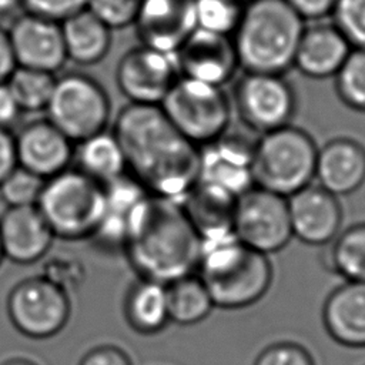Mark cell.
Listing matches in <instances>:
<instances>
[{"label": "cell", "mask_w": 365, "mask_h": 365, "mask_svg": "<svg viewBox=\"0 0 365 365\" xmlns=\"http://www.w3.org/2000/svg\"><path fill=\"white\" fill-rule=\"evenodd\" d=\"M111 131L127 173L148 194L181 202L197 184L200 147L174 127L160 106L128 103L117 113Z\"/></svg>", "instance_id": "6da1fadb"}, {"label": "cell", "mask_w": 365, "mask_h": 365, "mask_svg": "<svg viewBox=\"0 0 365 365\" xmlns=\"http://www.w3.org/2000/svg\"><path fill=\"white\" fill-rule=\"evenodd\" d=\"M123 251L138 278L168 285L197 272L201 237L181 202L148 194L128 217Z\"/></svg>", "instance_id": "7a4b0ae2"}, {"label": "cell", "mask_w": 365, "mask_h": 365, "mask_svg": "<svg viewBox=\"0 0 365 365\" xmlns=\"http://www.w3.org/2000/svg\"><path fill=\"white\" fill-rule=\"evenodd\" d=\"M195 274L207 287L214 307L240 309L267 294L274 268L269 255L245 245L234 232H225L201 240Z\"/></svg>", "instance_id": "3957f363"}, {"label": "cell", "mask_w": 365, "mask_h": 365, "mask_svg": "<svg viewBox=\"0 0 365 365\" xmlns=\"http://www.w3.org/2000/svg\"><path fill=\"white\" fill-rule=\"evenodd\" d=\"M305 20L285 0H248L232 33L244 71L285 74L294 67Z\"/></svg>", "instance_id": "277c9868"}, {"label": "cell", "mask_w": 365, "mask_h": 365, "mask_svg": "<svg viewBox=\"0 0 365 365\" xmlns=\"http://www.w3.org/2000/svg\"><path fill=\"white\" fill-rule=\"evenodd\" d=\"M318 145L311 134L287 124L261 134L252 144L254 185L289 197L312 182Z\"/></svg>", "instance_id": "5b68a950"}, {"label": "cell", "mask_w": 365, "mask_h": 365, "mask_svg": "<svg viewBox=\"0 0 365 365\" xmlns=\"http://www.w3.org/2000/svg\"><path fill=\"white\" fill-rule=\"evenodd\" d=\"M37 207L56 238H91L106 211L104 185L68 167L44 181Z\"/></svg>", "instance_id": "8992f818"}, {"label": "cell", "mask_w": 365, "mask_h": 365, "mask_svg": "<svg viewBox=\"0 0 365 365\" xmlns=\"http://www.w3.org/2000/svg\"><path fill=\"white\" fill-rule=\"evenodd\" d=\"M174 127L202 147L228 131L231 103L222 87L180 77L160 104Z\"/></svg>", "instance_id": "52a82bcc"}, {"label": "cell", "mask_w": 365, "mask_h": 365, "mask_svg": "<svg viewBox=\"0 0 365 365\" xmlns=\"http://www.w3.org/2000/svg\"><path fill=\"white\" fill-rule=\"evenodd\" d=\"M46 113L50 123L73 143H78L107 128L111 101L94 77L67 71L56 78Z\"/></svg>", "instance_id": "ba28073f"}, {"label": "cell", "mask_w": 365, "mask_h": 365, "mask_svg": "<svg viewBox=\"0 0 365 365\" xmlns=\"http://www.w3.org/2000/svg\"><path fill=\"white\" fill-rule=\"evenodd\" d=\"M11 325L31 339H48L64 329L71 315L70 295L41 275L19 281L6 301Z\"/></svg>", "instance_id": "9c48e42d"}, {"label": "cell", "mask_w": 365, "mask_h": 365, "mask_svg": "<svg viewBox=\"0 0 365 365\" xmlns=\"http://www.w3.org/2000/svg\"><path fill=\"white\" fill-rule=\"evenodd\" d=\"M232 232L241 242L267 255L285 248L292 238L287 197L250 187L235 200Z\"/></svg>", "instance_id": "30bf717a"}, {"label": "cell", "mask_w": 365, "mask_h": 365, "mask_svg": "<svg viewBox=\"0 0 365 365\" xmlns=\"http://www.w3.org/2000/svg\"><path fill=\"white\" fill-rule=\"evenodd\" d=\"M234 104L244 125L264 134L291 124L297 94L284 74L244 71L234 87Z\"/></svg>", "instance_id": "8fae6325"}, {"label": "cell", "mask_w": 365, "mask_h": 365, "mask_svg": "<svg viewBox=\"0 0 365 365\" xmlns=\"http://www.w3.org/2000/svg\"><path fill=\"white\" fill-rule=\"evenodd\" d=\"M180 77L175 53L144 44L125 51L115 68L118 90L134 104L160 106Z\"/></svg>", "instance_id": "7c38bea8"}, {"label": "cell", "mask_w": 365, "mask_h": 365, "mask_svg": "<svg viewBox=\"0 0 365 365\" xmlns=\"http://www.w3.org/2000/svg\"><path fill=\"white\" fill-rule=\"evenodd\" d=\"M16 64L57 73L67 61L58 21L33 14H17L6 29Z\"/></svg>", "instance_id": "4fadbf2b"}, {"label": "cell", "mask_w": 365, "mask_h": 365, "mask_svg": "<svg viewBox=\"0 0 365 365\" xmlns=\"http://www.w3.org/2000/svg\"><path fill=\"white\" fill-rule=\"evenodd\" d=\"M252 144L245 137L227 131L200 147L198 182L235 198L241 195L254 185L251 173Z\"/></svg>", "instance_id": "5bb4252c"}, {"label": "cell", "mask_w": 365, "mask_h": 365, "mask_svg": "<svg viewBox=\"0 0 365 365\" xmlns=\"http://www.w3.org/2000/svg\"><path fill=\"white\" fill-rule=\"evenodd\" d=\"M180 74L224 87L240 68L231 36L195 29L175 51Z\"/></svg>", "instance_id": "9a60e30c"}, {"label": "cell", "mask_w": 365, "mask_h": 365, "mask_svg": "<svg viewBox=\"0 0 365 365\" xmlns=\"http://www.w3.org/2000/svg\"><path fill=\"white\" fill-rule=\"evenodd\" d=\"M292 237L312 247L328 245L339 232L342 207L338 197L318 184H308L287 197Z\"/></svg>", "instance_id": "2e32d148"}, {"label": "cell", "mask_w": 365, "mask_h": 365, "mask_svg": "<svg viewBox=\"0 0 365 365\" xmlns=\"http://www.w3.org/2000/svg\"><path fill=\"white\" fill-rule=\"evenodd\" d=\"M17 165L48 180L73 163L74 143L47 118L26 123L14 135Z\"/></svg>", "instance_id": "e0dca14e"}, {"label": "cell", "mask_w": 365, "mask_h": 365, "mask_svg": "<svg viewBox=\"0 0 365 365\" xmlns=\"http://www.w3.org/2000/svg\"><path fill=\"white\" fill-rule=\"evenodd\" d=\"M133 26L141 44L175 53L195 30L194 0H140Z\"/></svg>", "instance_id": "ac0fdd59"}, {"label": "cell", "mask_w": 365, "mask_h": 365, "mask_svg": "<svg viewBox=\"0 0 365 365\" xmlns=\"http://www.w3.org/2000/svg\"><path fill=\"white\" fill-rule=\"evenodd\" d=\"M54 238L37 205L7 207L0 215V244L11 262L26 265L43 259Z\"/></svg>", "instance_id": "d6986e66"}, {"label": "cell", "mask_w": 365, "mask_h": 365, "mask_svg": "<svg viewBox=\"0 0 365 365\" xmlns=\"http://www.w3.org/2000/svg\"><path fill=\"white\" fill-rule=\"evenodd\" d=\"M318 185L342 197L365 182V145L351 137H335L318 147L315 177Z\"/></svg>", "instance_id": "ffe728a7"}, {"label": "cell", "mask_w": 365, "mask_h": 365, "mask_svg": "<svg viewBox=\"0 0 365 365\" xmlns=\"http://www.w3.org/2000/svg\"><path fill=\"white\" fill-rule=\"evenodd\" d=\"M351 50V44L334 23L317 21L305 26L297 46L294 67L309 78L334 77Z\"/></svg>", "instance_id": "44dd1931"}, {"label": "cell", "mask_w": 365, "mask_h": 365, "mask_svg": "<svg viewBox=\"0 0 365 365\" xmlns=\"http://www.w3.org/2000/svg\"><path fill=\"white\" fill-rule=\"evenodd\" d=\"M322 322L338 344L365 348V281H345L332 289L322 307Z\"/></svg>", "instance_id": "7402d4cb"}, {"label": "cell", "mask_w": 365, "mask_h": 365, "mask_svg": "<svg viewBox=\"0 0 365 365\" xmlns=\"http://www.w3.org/2000/svg\"><path fill=\"white\" fill-rule=\"evenodd\" d=\"M60 26L67 60L78 66H94L108 54L113 30L88 9L67 17Z\"/></svg>", "instance_id": "603a6c76"}, {"label": "cell", "mask_w": 365, "mask_h": 365, "mask_svg": "<svg viewBox=\"0 0 365 365\" xmlns=\"http://www.w3.org/2000/svg\"><path fill=\"white\" fill-rule=\"evenodd\" d=\"M127 324L141 335L161 332L170 322L167 285L138 278L128 288L124 298Z\"/></svg>", "instance_id": "cb8c5ba5"}, {"label": "cell", "mask_w": 365, "mask_h": 365, "mask_svg": "<svg viewBox=\"0 0 365 365\" xmlns=\"http://www.w3.org/2000/svg\"><path fill=\"white\" fill-rule=\"evenodd\" d=\"M235 200L224 191L197 181L181 201V205L202 240L232 232Z\"/></svg>", "instance_id": "d4e9b609"}, {"label": "cell", "mask_w": 365, "mask_h": 365, "mask_svg": "<svg viewBox=\"0 0 365 365\" xmlns=\"http://www.w3.org/2000/svg\"><path fill=\"white\" fill-rule=\"evenodd\" d=\"M73 160L78 171L106 185L127 173L121 145L113 131L107 128L78 143H74Z\"/></svg>", "instance_id": "484cf974"}, {"label": "cell", "mask_w": 365, "mask_h": 365, "mask_svg": "<svg viewBox=\"0 0 365 365\" xmlns=\"http://www.w3.org/2000/svg\"><path fill=\"white\" fill-rule=\"evenodd\" d=\"M170 322L181 327L204 321L214 308L212 298L197 274L185 275L167 285Z\"/></svg>", "instance_id": "4316f807"}, {"label": "cell", "mask_w": 365, "mask_h": 365, "mask_svg": "<svg viewBox=\"0 0 365 365\" xmlns=\"http://www.w3.org/2000/svg\"><path fill=\"white\" fill-rule=\"evenodd\" d=\"M327 268L344 281H365V222L339 231L328 244Z\"/></svg>", "instance_id": "83f0119b"}, {"label": "cell", "mask_w": 365, "mask_h": 365, "mask_svg": "<svg viewBox=\"0 0 365 365\" xmlns=\"http://www.w3.org/2000/svg\"><path fill=\"white\" fill-rule=\"evenodd\" d=\"M57 76L50 71L16 66L6 84L10 88L20 111H46Z\"/></svg>", "instance_id": "f1b7e54d"}, {"label": "cell", "mask_w": 365, "mask_h": 365, "mask_svg": "<svg viewBox=\"0 0 365 365\" xmlns=\"http://www.w3.org/2000/svg\"><path fill=\"white\" fill-rule=\"evenodd\" d=\"M334 78L338 98L348 108L365 113V48H352Z\"/></svg>", "instance_id": "f546056e"}, {"label": "cell", "mask_w": 365, "mask_h": 365, "mask_svg": "<svg viewBox=\"0 0 365 365\" xmlns=\"http://www.w3.org/2000/svg\"><path fill=\"white\" fill-rule=\"evenodd\" d=\"M43 259L40 275L67 295L77 292L86 284L87 267L78 255L58 251L47 254Z\"/></svg>", "instance_id": "4dcf8cb0"}, {"label": "cell", "mask_w": 365, "mask_h": 365, "mask_svg": "<svg viewBox=\"0 0 365 365\" xmlns=\"http://www.w3.org/2000/svg\"><path fill=\"white\" fill-rule=\"evenodd\" d=\"M242 7L240 0H194L195 29L232 36Z\"/></svg>", "instance_id": "1f68e13d"}, {"label": "cell", "mask_w": 365, "mask_h": 365, "mask_svg": "<svg viewBox=\"0 0 365 365\" xmlns=\"http://www.w3.org/2000/svg\"><path fill=\"white\" fill-rule=\"evenodd\" d=\"M44 178L16 165L0 182V198L7 207L37 205Z\"/></svg>", "instance_id": "d6a6232c"}, {"label": "cell", "mask_w": 365, "mask_h": 365, "mask_svg": "<svg viewBox=\"0 0 365 365\" xmlns=\"http://www.w3.org/2000/svg\"><path fill=\"white\" fill-rule=\"evenodd\" d=\"M331 16L352 48H365V0H336Z\"/></svg>", "instance_id": "836d02e7"}, {"label": "cell", "mask_w": 365, "mask_h": 365, "mask_svg": "<svg viewBox=\"0 0 365 365\" xmlns=\"http://www.w3.org/2000/svg\"><path fill=\"white\" fill-rule=\"evenodd\" d=\"M140 0H88L87 9L108 29L121 30L133 26Z\"/></svg>", "instance_id": "e575fe53"}, {"label": "cell", "mask_w": 365, "mask_h": 365, "mask_svg": "<svg viewBox=\"0 0 365 365\" xmlns=\"http://www.w3.org/2000/svg\"><path fill=\"white\" fill-rule=\"evenodd\" d=\"M254 365H315L309 352L295 342H278L267 346Z\"/></svg>", "instance_id": "d590c367"}, {"label": "cell", "mask_w": 365, "mask_h": 365, "mask_svg": "<svg viewBox=\"0 0 365 365\" xmlns=\"http://www.w3.org/2000/svg\"><path fill=\"white\" fill-rule=\"evenodd\" d=\"M27 13L61 23L77 11L87 9L88 0H20Z\"/></svg>", "instance_id": "8d00e7d4"}, {"label": "cell", "mask_w": 365, "mask_h": 365, "mask_svg": "<svg viewBox=\"0 0 365 365\" xmlns=\"http://www.w3.org/2000/svg\"><path fill=\"white\" fill-rule=\"evenodd\" d=\"M78 365H133L127 352L115 345L104 344L88 349Z\"/></svg>", "instance_id": "74e56055"}, {"label": "cell", "mask_w": 365, "mask_h": 365, "mask_svg": "<svg viewBox=\"0 0 365 365\" xmlns=\"http://www.w3.org/2000/svg\"><path fill=\"white\" fill-rule=\"evenodd\" d=\"M305 21H318L331 16L336 0H285Z\"/></svg>", "instance_id": "f35d334b"}, {"label": "cell", "mask_w": 365, "mask_h": 365, "mask_svg": "<svg viewBox=\"0 0 365 365\" xmlns=\"http://www.w3.org/2000/svg\"><path fill=\"white\" fill-rule=\"evenodd\" d=\"M17 165L14 134L10 128L0 127V182L9 175V173Z\"/></svg>", "instance_id": "ab89813d"}, {"label": "cell", "mask_w": 365, "mask_h": 365, "mask_svg": "<svg viewBox=\"0 0 365 365\" xmlns=\"http://www.w3.org/2000/svg\"><path fill=\"white\" fill-rule=\"evenodd\" d=\"M20 108L6 83H0V127L10 128L20 115Z\"/></svg>", "instance_id": "60d3db41"}, {"label": "cell", "mask_w": 365, "mask_h": 365, "mask_svg": "<svg viewBox=\"0 0 365 365\" xmlns=\"http://www.w3.org/2000/svg\"><path fill=\"white\" fill-rule=\"evenodd\" d=\"M16 60L11 51L7 30L0 27V83H6L11 71L16 68Z\"/></svg>", "instance_id": "b9f144b4"}, {"label": "cell", "mask_w": 365, "mask_h": 365, "mask_svg": "<svg viewBox=\"0 0 365 365\" xmlns=\"http://www.w3.org/2000/svg\"><path fill=\"white\" fill-rule=\"evenodd\" d=\"M19 7H21V1L20 0H0V14L13 13Z\"/></svg>", "instance_id": "7bdbcfd3"}, {"label": "cell", "mask_w": 365, "mask_h": 365, "mask_svg": "<svg viewBox=\"0 0 365 365\" xmlns=\"http://www.w3.org/2000/svg\"><path fill=\"white\" fill-rule=\"evenodd\" d=\"M0 365H38L37 362L24 356H11L0 362Z\"/></svg>", "instance_id": "ee69618b"}, {"label": "cell", "mask_w": 365, "mask_h": 365, "mask_svg": "<svg viewBox=\"0 0 365 365\" xmlns=\"http://www.w3.org/2000/svg\"><path fill=\"white\" fill-rule=\"evenodd\" d=\"M3 258H4V255H3V250H1V244H0V262L3 261Z\"/></svg>", "instance_id": "f6af8a7d"}, {"label": "cell", "mask_w": 365, "mask_h": 365, "mask_svg": "<svg viewBox=\"0 0 365 365\" xmlns=\"http://www.w3.org/2000/svg\"><path fill=\"white\" fill-rule=\"evenodd\" d=\"M240 1H242V3H245V1H248V0H240Z\"/></svg>", "instance_id": "bcb514c9"}]
</instances>
